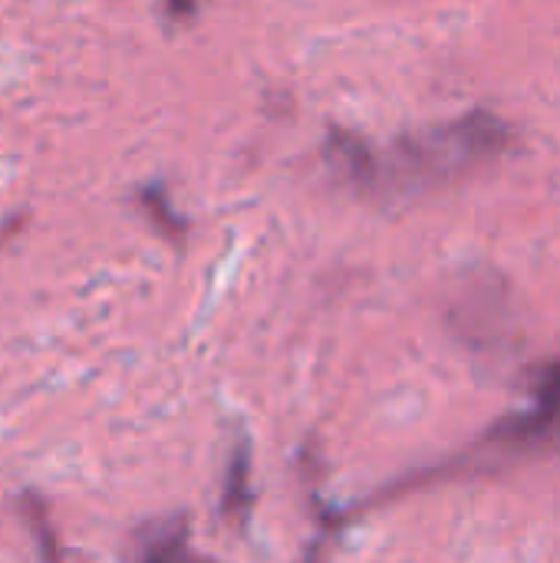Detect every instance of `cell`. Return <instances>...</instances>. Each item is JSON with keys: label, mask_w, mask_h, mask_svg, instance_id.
I'll use <instances>...</instances> for the list:
<instances>
[{"label": "cell", "mask_w": 560, "mask_h": 563, "mask_svg": "<svg viewBox=\"0 0 560 563\" xmlns=\"http://www.w3.org/2000/svg\"><path fill=\"white\" fill-rule=\"evenodd\" d=\"M188 525L182 518L162 525L142 551V563H188Z\"/></svg>", "instance_id": "277c9868"}, {"label": "cell", "mask_w": 560, "mask_h": 563, "mask_svg": "<svg viewBox=\"0 0 560 563\" xmlns=\"http://www.w3.org/2000/svg\"><path fill=\"white\" fill-rule=\"evenodd\" d=\"M23 515H26V525L36 531V544H40V558L43 563H59V548H56V541H53V528H50V518H46V508L30 495L26 498V505H23Z\"/></svg>", "instance_id": "5b68a950"}, {"label": "cell", "mask_w": 560, "mask_h": 563, "mask_svg": "<svg viewBox=\"0 0 560 563\" xmlns=\"http://www.w3.org/2000/svg\"><path fill=\"white\" fill-rule=\"evenodd\" d=\"M248 508H251V445H248V439H238L231 462H228L221 515L238 521V518H248Z\"/></svg>", "instance_id": "7a4b0ae2"}, {"label": "cell", "mask_w": 560, "mask_h": 563, "mask_svg": "<svg viewBox=\"0 0 560 563\" xmlns=\"http://www.w3.org/2000/svg\"><path fill=\"white\" fill-rule=\"evenodd\" d=\"M201 3H205V0H162V10H165V16H168L172 23H178V20L195 16Z\"/></svg>", "instance_id": "8992f818"}, {"label": "cell", "mask_w": 560, "mask_h": 563, "mask_svg": "<svg viewBox=\"0 0 560 563\" xmlns=\"http://www.w3.org/2000/svg\"><path fill=\"white\" fill-rule=\"evenodd\" d=\"M139 205H142V214L155 224V231L168 241H182L188 234V221L175 211L172 198H168V188L152 181L139 191Z\"/></svg>", "instance_id": "3957f363"}, {"label": "cell", "mask_w": 560, "mask_h": 563, "mask_svg": "<svg viewBox=\"0 0 560 563\" xmlns=\"http://www.w3.org/2000/svg\"><path fill=\"white\" fill-rule=\"evenodd\" d=\"M505 125L495 115L472 112L465 119L403 135L386 152L353 132H330L323 158L330 175L360 195H419L446 185L505 145Z\"/></svg>", "instance_id": "6da1fadb"}]
</instances>
